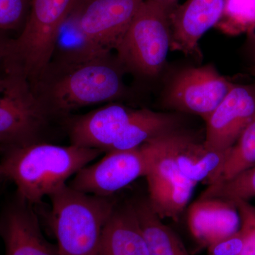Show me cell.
Segmentation results:
<instances>
[{"mask_svg":"<svg viewBox=\"0 0 255 255\" xmlns=\"http://www.w3.org/2000/svg\"><path fill=\"white\" fill-rule=\"evenodd\" d=\"M126 72L117 55L111 53L82 60L51 59L29 82L52 118L118 100L125 92Z\"/></svg>","mask_w":255,"mask_h":255,"instance_id":"cell-1","label":"cell"},{"mask_svg":"<svg viewBox=\"0 0 255 255\" xmlns=\"http://www.w3.org/2000/svg\"><path fill=\"white\" fill-rule=\"evenodd\" d=\"M0 147L3 179L14 182L16 196L31 206L65 187L69 178L103 152L72 144L63 146L41 141Z\"/></svg>","mask_w":255,"mask_h":255,"instance_id":"cell-2","label":"cell"},{"mask_svg":"<svg viewBox=\"0 0 255 255\" xmlns=\"http://www.w3.org/2000/svg\"><path fill=\"white\" fill-rule=\"evenodd\" d=\"M82 1L31 0L22 31L5 45L4 73L16 74L28 82L36 78L52 59L60 28Z\"/></svg>","mask_w":255,"mask_h":255,"instance_id":"cell-3","label":"cell"},{"mask_svg":"<svg viewBox=\"0 0 255 255\" xmlns=\"http://www.w3.org/2000/svg\"><path fill=\"white\" fill-rule=\"evenodd\" d=\"M49 197L60 255H100L104 228L115 203L109 196L85 194L68 184Z\"/></svg>","mask_w":255,"mask_h":255,"instance_id":"cell-4","label":"cell"},{"mask_svg":"<svg viewBox=\"0 0 255 255\" xmlns=\"http://www.w3.org/2000/svg\"><path fill=\"white\" fill-rule=\"evenodd\" d=\"M170 13L153 0L142 1L116 50L127 72L153 78L162 71L171 50Z\"/></svg>","mask_w":255,"mask_h":255,"instance_id":"cell-5","label":"cell"},{"mask_svg":"<svg viewBox=\"0 0 255 255\" xmlns=\"http://www.w3.org/2000/svg\"><path fill=\"white\" fill-rule=\"evenodd\" d=\"M159 137L136 148L107 152L97 163L77 172L69 187L85 194L110 196L146 177L158 154Z\"/></svg>","mask_w":255,"mask_h":255,"instance_id":"cell-6","label":"cell"},{"mask_svg":"<svg viewBox=\"0 0 255 255\" xmlns=\"http://www.w3.org/2000/svg\"><path fill=\"white\" fill-rule=\"evenodd\" d=\"M50 118L28 80L13 73L0 76V145L41 141Z\"/></svg>","mask_w":255,"mask_h":255,"instance_id":"cell-7","label":"cell"},{"mask_svg":"<svg viewBox=\"0 0 255 255\" xmlns=\"http://www.w3.org/2000/svg\"><path fill=\"white\" fill-rule=\"evenodd\" d=\"M144 0H82L73 16L89 48L98 54L117 50Z\"/></svg>","mask_w":255,"mask_h":255,"instance_id":"cell-8","label":"cell"},{"mask_svg":"<svg viewBox=\"0 0 255 255\" xmlns=\"http://www.w3.org/2000/svg\"><path fill=\"white\" fill-rule=\"evenodd\" d=\"M234 85L210 64L184 69L166 90L164 105L206 121Z\"/></svg>","mask_w":255,"mask_h":255,"instance_id":"cell-9","label":"cell"},{"mask_svg":"<svg viewBox=\"0 0 255 255\" xmlns=\"http://www.w3.org/2000/svg\"><path fill=\"white\" fill-rule=\"evenodd\" d=\"M255 117V85H236L205 121L208 148L228 152Z\"/></svg>","mask_w":255,"mask_h":255,"instance_id":"cell-10","label":"cell"},{"mask_svg":"<svg viewBox=\"0 0 255 255\" xmlns=\"http://www.w3.org/2000/svg\"><path fill=\"white\" fill-rule=\"evenodd\" d=\"M226 0H187L169 15L171 50L200 59L199 41L222 17Z\"/></svg>","mask_w":255,"mask_h":255,"instance_id":"cell-11","label":"cell"},{"mask_svg":"<svg viewBox=\"0 0 255 255\" xmlns=\"http://www.w3.org/2000/svg\"><path fill=\"white\" fill-rule=\"evenodd\" d=\"M0 237L5 255H60L43 236L31 205L17 196L0 214Z\"/></svg>","mask_w":255,"mask_h":255,"instance_id":"cell-12","label":"cell"},{"mask_svg":"<svg viewBox=\"0 0 255 255\" xmlns=\"http://www.w3.org/2000/svg\"><path fill=\"white\" fill-rule=\"evenodd\" d=\"M137 110L110 104L76 117L69 126L70 144L108 152L132 122Z\"/></svg>","mask_w":255,"mask_h":255,"instance_id":"cell-13","label":"cell"},{"mask_svg":"<svg viewBox=\"0 0 255 255\" xmlns=\"http://www.w3.org/2000/svg\"><path fill=\"white\" fill-rule=\"evenodd\" d=\"M166 147L181 177L196 184L211 185L221 181L228 151L211 150L177 129L167 134Z\"/></svg>","mask_w":255,"mask_h":255,"instance_id":"cell-14","label":"cell"},{"mask_svg":"<svg viewBox=\"0 0 255 255\" xmlns=\"http://www.w3.org/2000/svg\"><path fill=\"white\" fill-rule=\"evenodd\" d=\"M188 225L196 241L209 248L238 232L241 221L233 201L199 199L189 208Z\"/></svg>","mask_w":255,"mask_h":255,"instance_id":"cell-15","label":"cell"},{"mask_svg":"<svg viewBox=\"0 0 255 255\" xmlns=\"http://www.w3.org/2000/svg\"><path fill=\"white\" fill-rule=\"evenodd\" d=\"M100 255H148L132 203L116 204L104 228Z\"/></svg>","mask_w":255,"mask_h":255,"instance_id":"cell-16","label":"cell"},{"mask_svg":"<svg viewBox=\"0 0 255 255\" xmlns=\"http://www.w3.org/2000/svg\"><path fill=\"white\" fill-rule=\"evenodd\" d=\"M178 124V118L173 114L146 109L138 110L108 152L136 148L164 134L177 130Z\"/></svg>","mask_w":255,"mask_h":255,"instance_id":"cell-17","label":"cell"},{"mask_svg":"<svg viewBox=\"0 0 255 255\" xmlns=\"http://www.w3.org/2000/svg\"><path fill=\"white\" fill-rule=\"evenodd\" d=\"M148 201L156 214L163 219H177L187 207L196 184L182 177H146Z\"/></svg>","mask_w":255,"mask_h":255,"instance_id":"cell-18","label":"cell"},{"mask_svg":"<svg viewBox=\"0 0 255 255\" xmlns=\"http://www.w3.org/2000/svg\"><path fill=\"white\" fill-rule=\"evenodd\" d=\"M148 255H189L182 241L172 229L164 225L150 205L148 199L132 202Z\"/></svg>","mask_w":255,"mask_h":255,"instance_id":"cell-19","label":"cell"},{"mask_svg":"<svg viewBox=\"0 0 255 255\" xmlns=\"http://www.w3.org/2000/svg\"><path fill=\"white\" fill-rule=\"evenodd\" d=\"M255 166V117L228 150L219 182L232 179Z\"/></svg>","mask_w":255,"mask_h":255,"instance_id":"cell-20","label":"cell"},{"mask_svg":"<svg viewBox=\"0 0 255 255\" xmlns=\"http://www.w3.org/2000/svg\"><path fill=\"white\" fill-rule=\"evenodd\" d=\"M255 197V166L228 180L211 184L199 199L249 201Z\"/></svg>","mask_w":255,"mask_h":255,"instance_id":"cell-21","label":"cell"},{"mask_svg":"<svg viewBox=\"0 0 255 255\" xmlns=\"http://www.w3.org/2000/svg\"><path fill=\"white\" fill-rule=\"evenodd\" d=\"M217 25L228 34H250L255 30V0H226Z\"/></svg>","mask_w":255,"mask_h":255,"instance_id":"cell-22","label":"cell"},{"mask_svg":"<svg viewBox=\"0 0 255 255\" xmlns=\"http://www.w3.org/2000/svg\"><path fill=\"white\" fill-rule=\"evenodd\" d=\"M241 217V228L246 234L244 247L240 255H255V206L248 201H233Z\"/></svg>","mask_w":255,"mask_h":255,"instance_id":"cell-23","label":"cell"},{"mask_svg":"<svg viewBox=\"0 0 255 255\" xmlns=\"http://www.w3.org/2000/svg\"><path fill=\"white\" fill-rule=\"evenodd\" d=\"M28 0H0V31L17 27L26 18Z\"/></svg>","mask_w":255,"mask_h":255,"instance_id":"cell-24","label":"cell"},{"mask_svg":"<svg viewBox=\"0 0 255 255\" xmlns=\"http://www.w3.org/2000/svg\"><path fill=\"white\" fill-rule=\"evenodd\" d=\"M245 241L246 234L240 228L239 231L232 236L209 246L208 255H240L244 247Z\"/></svg>","mask_w":255,"mask_h":255,"instance_id":"cell-25","label":"cell"},{"mask_svg":"<svg viewBox=\"0 0 255 255\" xmlns=\"http://www.w3.org/2000/svg\"><path fill=\"white\" fill-rule=\"evenodd\" d=\"M157 1L159 4H162V6H165L172 12L174 8L177 6L178 0H153Z\"/></svg>","mask_w":255,"mask_h":255,"instance_id":"cell-26","label":"cell"},{"mask_svg":"<svg viewBox=\"0 0 255 255\" xmlns=\"http://www.w3.org/2000/svg\"><path fill=\"white\" fill-rule=\"evenodd\" d=\"M8 39L3 38L0 36V65H2L3 56H4V51L5 45Z\"/></svg>","mask_w":255,"mask_h":255,"instance_id":"cell-27","label":"cell"},{"mask_svg":"<svg viewBox=\"0 0 255 255\" xmlns=\"http://www.w3.org/2000/svg\"><path fill=\"white\" fill-rule=\"evenodd\" d=\"M253 73L255 75V46H253Z\"/></svg>","mask_w":255,"mask_h":255,"instance_id":"cell-28","label":"cell"},{"mask_svg":"<svg viewBox=\"0 0 255 255\" xmlns=\"http://www.w3.org/2000/svg\"><path fill=\"white\" fill-rule=\"evenodd\" d=\"M249 35L251 36L252 45H253V46H255V32H253Z\"/></svg>","mask_w":255,"mask_h":255,"instance_id":"cell-29","label":"cell"},{"mask_svg":"<svg viewBox=\"0 0 255 255\" xmlns=\"http://www.w3.org/2000/svg\"><path fill=\"white\" fill-rule=\"evenodd\" d=\"M3 179L2 175H1V172H0V180Z\"/></svg>","mask_w":255,"mask_h":255,"instance_id":"cell-30","label":"cell"}]
</instances>
